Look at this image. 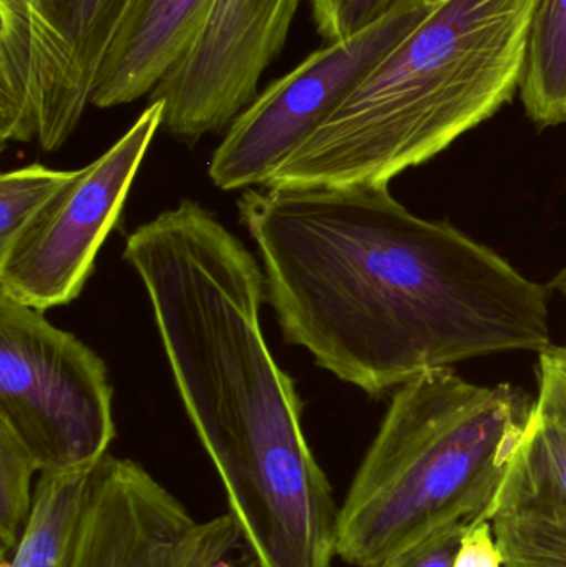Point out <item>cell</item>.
<instances>
[{
	"label": "cell",
	"instance_id": "obj_16",
	"mask_svg": "<svg viewBox=\"0 0 566 567\" xmlns=\"http://www.w3.org/2000/svg\"><path fill=\"white\" fill-rule=\"evenodd\" d=\"M72 175L30 165L0 176V252L16 243Z\"/></svg>",
	"mask_w": 566,
	"mask_h": 567
},
{
	"label": "cell",
	"instance_id": "obj_2",
	"mask_svg": "<svg viewBox=\"0 0 566 567\" xmlns=\"http://www.w3.org/2000/svg\"><path fill=\"white\" fill-rule=\"evenodd\" d=\"M186 415L256 567H332L339 516L295 380L261 329L265 272L212 212L183 199L128 235Z\"/></svg>",
	"mask_w": 566,
	"mask_h": 567
},
{
	"label": "cell",
	"instance_id": "obj_21",
	"mask_svg": "<svg viewBox=\"0 0 566 567\" xmlns=\"http://www.w3.org/2000/svg\"><path fill=\"white\" fill-rule=\"evenodd\" d=\"M454 567H505L491 519H474L465 529Z\"/></svg>",
	"mask_w": 566,
	"mask_h": 567
},
{
	"label": "cell",
	"instance_id": "obj_4",
	"mask_svg": "<svg viewBox=\"0 0 566 567\" xmlns=\"http://www.w3.org/2000/svg\"><path fill=\"white\" fill-rule=\"evenodd\" d=\"M537 399L452 367L395 389L339 516L338 558L371 567L457 519H485Z\"/></svg>",
	"mask_w": 566,
	"mask_h": 567
},
{
	"label": "cell",
	"instance_id": "obj_22",
	"mask_svg": "<svg viewBox=\"0 0 566 567\" xmlns=\"http://www.w3.org/2000/svg\"><path fill=\"white\" fill-rule=\"evenodd\" d=\"M548 287H550L552 290H557V292L564 293L566 297V266L557 276H555L554 279H552L550 286ZM562 347L566 350V343Z\"/></svg>",
	"mask_w": 566,
	"mask_h": 567
},
{
	"label": "cell",
	"instance_id": "obj_18",
	"mask_svg": "<svg viewBox=\"0 0 566 567\" xmlns=\"http://www.w3.org/2000/svg\"><path fill=\"white\" fill-rule=\"evenodd\" d=\"M399 0H311L312 20L328 43L341 42L388 16Z\"/></svg>",
	"mask_w": 566,
	"mask_h": 567
},
{
	"label": "cell",
	"instance_id": "obj_19",
	"mask_svg": "<svg viewBox=\"0 0 566 567\" xmlns=\"http://www.w3.org/2000/svg\"><path fill=\"white\" fill-rule=\"evenodd\" d=\"M472 522L474 519L449 523L371 567H454L465 529Z\"/></svg>",
	"mask_w": 566,
	"mask_h": 567
},
{
	"label": "cell",
	"instance_id": "obj_12",
	"mask_svg": "<svg viewBox=\"0 0 566 567\" xmlns=\"http://www.w3.org/2000/svg\"><path fill=\"white\" fill-rule=\"evenodd\" d=\"M495 515L566 522V425L538 403L485 519Z\"/></svg>",
	"mask_w": 566,
	"mask_h": 567
},
{
	"label": "cell",
	"instance_id": "obj_7",
	"mask_svg": "<svg viewBox=\"0 0 566 567\" xmlns=\"http://www.w3.org/2000/svg\"><path fill=\"white\" fill-rule=\"evenodd\" d=\"M435 3L399 0L368 29L316 50L272 82L226 130L209 162L213 185L223 192L268 185Z\"/></svg>",
	"mask_w": 566,
	"mask_h": 567
},
{
	"label": "cell",
	"instance_id": "obj_17",
	"mask_svg": "<svg viewBox=\"0 0 566 567\" xmlns=\"http://www.w3.org/2000/svg\"><path fill=\"white\" fill-rule=\"evenodd\" d=\"M505 567H566V522L495 515Z\"/></svg>",
	"mask_w": 566,
	"mask_h": 567
},
{
	"label": "cell",
	"instance_id": "obj_9",
	"mask_svg": "<svg viewBox=\"0 0 566 567\" xmlns=\"http://www.w3.org/2000/svg\"><path fill=\"white\" fill-rule=\"evenodd\" d=\"M231 513L198 518L145 466L106 455L90 473L62 567H256Z\"/></svg>",
	"mask_w": 566,
	"mask_h": 567
},
{
	"label": "cell",
	"instance_id": "obj_11",
	"mask_svg": "<svg viewBox=\"0 0 566 567\" xmlns=\"http://www.w3.org/2000/svg\"><path fill=\"white\" fill-rule=\"evenodd\" d=\"M216 0H130L103 59L92 105L113 109L152 95L192 52Z\"/></svg>",
	"mask_w": 566,
	"mask_h": 567
},
{
	"label": "cell",
	"instance_id": "obj_1",
	"mask_svg": "<svg viewBox=\"0 0 566 567\" xmlns=\"http://www.w3.org/2000/svg\"><path fill=\"white\" fill-rule=\"evenodd\" d=\"M238 215L286 342L368 395L554 347L547 287L451 223L409 212L389 185L249 188Z\"/></svg>",
	"mask_w": 566,
	"mask_h": 567
},
{
	"label": "cell",
	"instance_id": "obj_6",
	"mask_svg": "<svg viewBox=\"0 0 566 567\" xmlns=\"http://www.w3.org/2000/svg\"><path fill=\"white\" fill-rule=\"evenodd\" d=\"M130 0H0V142L65 145Z\"/></svg>",
	"mask_w": 566,
	"mask_h": 567
},
{
	"label": "cell",
	"instance_id": "obj_13",
	"mask_svg": "<svg viewBox=\"0 0 566 567\" xmlns=\"http://www.w3.org/2000/svg\"><path fill=\"white\" fill-rule=\"evenodd\" d=\"M518 95L537 128L566 125V0L535 3Z\"/></svg>",
	"mask_w": 566,
	"mask_h": 567
},
{
	"label": "cell",
	"instance_id": "obj_23",
	"mask_svg": "<svg viewBox=\"0 0 566 567\" xmlns=\"http://www.w3.org/2000/svg\"><path fill=\"white\" fill-rule=\"evenodd\" d=\"M429 2H441V0H429Z\"/></svg>",
	"mask_w": 566,
	"mask_h": 567
},
{
	"label": "cell",
	"instance_id": "obj_5",
	"mask_svg": "<svg viewBox=\"0 0 566 567\" xmlns=\"http://www.w3.org/2000/svg\"><path fill=\"white\" fill-rule=\"evenodd\" d=\"M102 357L43 312L0 296V420L43 472L92 468L115 440Z\"/></svg>",
	"mask_w": 566,
	"mask_h": 567
},
{
	"label": "cell",
	"instance_id": "obj_3",
	"mask_svg": "<svg viewBox=\"0 0 566 567\" xmlns=\"http://www.w3.org/2000/svg\"><path fill=\"white\" fill-rule=\"evenodd\" d=\"M537 0H441L268 185H389L501 112Z\"/></svg>",
	"mask_w": 566,
	"mask_h": 567
},
{
	"label": "cell",
	"instance_id": "obj_10",
	"mask_svg": "<svg viewBox=\"0 0 566 567\" xmlns=\"http://www.w3.org/2000/svg\"><path fill=\"white\" fill-rule=\"evenodd\" d=\"M302 0H216L182 65L156 86L163 128L185 145L228 130L258 96L259 80L285 49Z\"/></svg>",
	"mask_w": 566,
	"mask_h": 567
},
{
	"label": "cell",
	"instance_id": "obj_15",
	"mask_svg": "<svg viewBox=\"0 0 566 567\" xmlns=\"http://www.w3.org/2000/svg\"><path fill=\"white\" fill-rule=\"evenodd\" d=\"M42 473L22 440L0 420V555L16 553L33 508V475Z\"/></svg>",
	"mask_w": 566,
	"mask_h": 567
},
{
	"label": "cell",
	"instance_id": "obj_14",
	"mask_svg": "<svg viewBox=\"0 0 566 567\" xmlns=\"http://www.w3.org/2000/svg\"><path fill=\"white\" fill-rule=\"evenodd\" d=\"M75 493L59 486H43L33 498L25 533L2 567H62L79 522Z\"/></svg>",
	"mask_w": 566,
	"mask_h": 567
},
{
	"label": "cell",
	"instance_id": "obj_8",
	"mask_svg": "<svg viewBox=\"0 0 566 567\" xmlns=\"http://www.w3.org/2000/svg\"><path fill=\"white\" fill-rule=\"evenodd\" d=\"M163 120L165 102L152 100L119 142L73 172L16 243L0 252V296L40 312L80 297Z\"/></svg>",
	"mask_w": 566,
	"mask_h": 567
},
{
	"label": "cell",
	"instance_id": "obj_20",
	"mask_svg": "<svg viewBox=\"0 0 566 567\" xmlns=\"http://www.w3.org/2000/svg\"><path fill=\"white\" fill-rule=\"evenodd\" d=\"M538 406L566 425V350L554 346L538 355Z\"/></svg>",
	"mask_w": 566,
	"mask_h": 567
}]
</instances>
